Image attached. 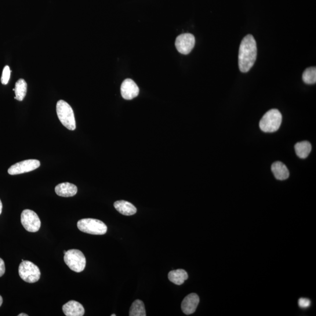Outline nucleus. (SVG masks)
Instances as JSON below:
<instances>
[{
  "label": "nucleus",
  "instance_id": "obj_1",
  "mask_svg": "<svg viewBox=\"0 0 316 316\" xmlns=\"http://www.w3.org/2000/svg\"><path fill=\"white\" fill-rule=\"evenodd\" d=\"M257 56V42L251 35L242 40L238 53V67L242 73L249 71L255 64Z\"/></svg>",
  "mask_w": 316,
  "mask_h": 316
},
{
  "label": "nucleus",
  "instance_id": "obj_2",
  "mask_svg": "<svg viewBox=\"0 0 316 316\" xmlns=\"http://www.w3.org/2000/svg\"><path fill=\"white\" fill-rule=\"evenodd\" d=\"M282 121L281 112L272 109L263 116L260 122V129L265 133H274L280 128Z\"/></svg>",
  "mask_w": 316,
  "mask_h": 316
},
{
  "label": "nucleus",
  "instance_id": "obj_3",
  "mask_svg": "<svg viewBox=\"0 0 316 316\" xmlns=\"http://www.w3.org/2000/svg\"><path fill=\"white\" fill-rule=\"evenodd\" d=\"M56 112L61 123L70 130L76 129V120L74 110L71 105L64 100L57 101Z\"/></svg>",
  "mask_w": 316,
  "mask_h": 316
},
{
  "label": "nucleus",
  "instance_id": "obj_4",
  "mask_svg": "<svg viewBox=\"0 0 316 316\" xmlns=\"http://www.w3.org/2000/svg\"><path fill=\"white\" fill-rule=\"evenodd\" d=\"M65 263L73 271L81 272L85 270L86 260L84 254L78 249H70L65 254Z\"/></svg>",
  "mask_w": 316,
  "mask_h": 316
},
{
  "label": "nucleus",
  "instance_id": "obj_5",
  "mask_svg": "<svg viewBox=\"0 0 316 316\" xmlns=\"http://www.w3.org/2000/svg\"><path fill=\"white\" fill-rule=\"evenodd\" d=\"M80 231L92 235H104L107 231V227L103 221L93 219L79 220L77 224Z\"/></svg>",
  "mask_w": 316,
  "mask_h": 316
},
{
  "label": "nucleus",
  "instance_id": "obj_6",
  "mask_svg": "<svg viewBox=\"0 0 316 316\" xmlns=\"http://www.w3.org/2000/svg\"><path fill=\"white\" fill-rule=\"evenodd\" d=\"M20 278L28 283H35L39 280L41 272L34 263L28 261H22L18 269Z\"/></svg>",
  "mask_w": 316,
  "mask_h": 316
},
{
  "label": "nucleus",
  "instance_id": "obj_7",
  "mask_svg": "<svg viewBox=\"0 0 316 316\" xmlns=\"http://www.w3.org/2000/svg\"><path fill=\"white\" fill-rule=\"evenodd\" d=\"M21 222L27 231L36 232L41 228V222L37 214L31 210H24L21 213Z\"/></svg>",
  "mask_w": 316,
  "mask_h": 316
},
{
  "label": "nucleus",
  "instance_id": "obj_8",
  "mask_svg": "<svg viewBox=\"0 0 316 316\" xmlns=\"http://www.w3.org/2000/svg\"><path fill=\"white\" fill-rule=\"evenodd\" d=\"M41 163L36 159H28L18 162L10 167L8 172L11 175H20V174L30 172L38 169Z\"/></svg>",
  "mask_w": 316,
  "mask_h": 316
},
{
  "label": "nucleus",
  "instance_id": "obj_9",
  "mask_svg": "<svg viewBox=\"0 0 316 316\" xmlns=\"http://www.w3.org/2000/svg\"><path fill=\"white\" fill-rule=\"evenodd\" d=\"M195 45V36L191 34H183L178 36L175 46L178 52L187 54L191 52Z\"/></svg>",
  "mask_w": 316,
  "mask_h": 316
},
{
  "label": "nucleus",
  "instance_id": "obj_10",
  "mask_svg": "<svg viewBox=\"0 0 316 316\" xmlns=\"http://www.w3.org/2000/svg\"><path fill=\"white\" fill-rule=\"evenodd\" d=\"M140 89L136 83L130 79H125L121 86V93L123 99L130 100L139 95Z\"/></svg>",
  "mask_w": 316,
  "mask_h": 316
},
{
  "label": "nucleus",
  "instance_id": "obj_11",
  "mask_svg": "<svg viewBox=\"0 0 316 316\" xmlns=\"http://www.w3.org/2000/svg\"><path fill=\"white\" fill-rule=\"evenodd\" d=\"M199 297L196 293H191L184 297L181 302V308L185 314L189 315L195 313L199 303Z\"/></svg>",
  "mask_w": 316,
  "mask_h": 316
},
{
  "label": "nucleus",
  "instance_id": "obj_12",
  "mask_svg": "<svg viewBox=\"0 0 316 316\" xmlns=\"http://www.w3.org/2000/svg\"><path fill=\"white\" fill-rule=\"evenodd\" d=\"M64 313L67 316H83L85 314V308L82 304L75 300H71L64 305Z\"/></svg>",
  "mask_w": 316,
  "mask_h": 316
},
{
  "label": "nucleus",
  "instance_id": "obj_13",
  "mask_svg": "<svg viewBox=\"0 0 316 316\" xmlns=\"http://www.w3.org/2000/svg\"><path fill=\"white\" fill-rule=\"evenodd\" d=\"M55 192L61 197H73L77 194L78 187L74 184L68 182L62 183L57 185Z\"/></svg>",
  "mask_w": 316,
  "mask_h": 316
},
{
  "label": "nucleus",
  "instance_id": "obj_14",
  "mask_svg": "<svg viewBox=\"0 0 316 316\" xmlns=\"http://www.w3.org/2000/svg\"><path fill=\"white\" fill-rule=\"evenodd\" d=\"M272 172L276 179L279 180H284L289 176V171L287 167L281 162H275L272 165Z\"/></svg>",
  "mask_w": 316,
  "mask_h": 316
},
{
  "label": "nucleus",
  "instance_id": "obj_15",
  "mask_svg": "<svg viewBox=\"0 0 316 316\" xmlns=\"http://www.w3.org/2000/svg\"><path fill=\"white\" fill-rule=\"evenodd\" d=\"M114 208L119 213L124 216H133L137 213V208L132 203L125 201L115 202Z\"/></svg>",
  "mask_w": 316,
  "mask_h": 316
},
{
  "label": "nucleus",
  "instance_id": "obj_16",
  "mask_svg": "<svg viewBox=\"0 0 316 316\" xmlns=\"http://www.w3.org/2000/svg\"><path fill=\"white\" fill-rule=\"evenodd\" d=\"M168 278L174 284L181 285L188 279V274L186 271L179 269L170 271L168 274Z\"/></svg>",
  "mask_w": 316,
  "mask_h": 316
},
{
  "label": "nucleus",
  "instance_id": "obj_17",
  "mask_svg": "<svg viewBox=\"0 0 316 316\" xmlns=\"http://www.w3.org/2000/svg\"><path fill=\"white\" fill-rule=\"evenodd\" d=\"M296 153L301 159L306 158L311 150V145L309 142L304 141L297 143L295 146Z\"/></svg>",
  "mask_w": 316,
  "mask_h": 316
},
{
  "label": "nucleus",
  "instance_id": "obj_18",
  "mask_svg": "<svg viewBox=\"0 0 316 316\" xmlns=\"http://www.w3.org/2000/svg\"><path fill=\"white\" fill-rule=\"evenodd\" d=\"M15 92V99L18 101H23L26 96L27 91V83L23 79H20L16 83L15 88L13 89Z\"/></svg>",
  "mask_w": 316,
  "mask_h": 316
},
{
  "label": "nucleus",
  "instance_id": "obj_19",
  "mask_svg": "<svg viewBox=\"0 0 316 316\" xmlns=\"http://www.w3.org/2000/svg\"><path fill=\"white\" fill-rule=\"evenodd\" d=\"M144 303L143 301L136 300L134 301L129 312L130 316H146Z\"/></svg>",
  "mask_w": 316,
  "mask_h": 316
},
{
  "label": "nucleus",
  "instance_id": "obj_20",
  "mask_svg": "<svg viewBox=\"0 0 316 316\" xmlns=\"http://www.w3.org/2000/svg\"><path fill=\"white\" fill-rule=\"evenodd\" d=\"M303 81L307 85H313L316 82V68L311 67L306 69L303 74Z\"/></svg>",
  "mask_w": 316,
  "mask_h": 316
},
{
  "label": "nucleus",
  "instance_id": "obj_21",
  "mask_svg": "<svg viewBox=\"0 0 316 316\" xmlns=\"http://www.w3.org/2000/svg\"><path fill=\"white\" fill-rule=\"evenodd\" d=\"M11 76V71L10 68L9 66H6L5 68H4L1 81L2 84L4 85H6L8 84V83L10 81Z\"/></svg>",
  "mask_w": 316,
  "mask_h": 316
},
{
  "label": "nucleus",
  "instance_id": "obj_22",
  "mask_svg": "<svg viewBox=\"0 0 316 316\" xmlns=\"http://www.w3.org/2000/svg\"><path fill=\"white\" fill-rule=\"evenodd\" d=\"M310 304V301L307 299L301 298L299 300V306L301 308H307L309 307Z\"/></svg>",
  "mask_w": 316,
  "mask_h": 316
},
{
  "label": "nucleus",
  "instance_id": "obj_23",
  "mask_svg": "<svg viewBox=\"0 0 316 316\" xmlns=\"http://www.w3.org/2000/svg\"><path fill=\"white\" fill-rule=\"evenodd\" d=\"M6 271L5 264L4 261L0 258V277L5 274Z\"/></svg>",
  "mask_w": 316,
  "mask_h": 316
},
{
  "label": "nucleus",
  "instance_id": "obj_24",
  "mask_svg": "<svg viewBox=\"0 0 316 316\" xmlns=\"http://www.w3.org/2000/svg\"><path fill=\"white\" fill-rule=\"evenodd\" d=\"M2 210H3V204H2V202L1 201V200H0V214H2Z\"/></svg>",
  "mask_w": 316,
  "mask_h": 316
},
{
  "label": "nucleus",
  "instance_id": "obj_25",
  "mask_svg": "<svg viewBox=\"0 0 316 316\" xmlns=\"http://www.w3.org/2000/svg\"><path fill=\"white\" fill-rule=\"evenodd\" d=\"M3 302V297L0 295V307H1Z\"/></svg>",
  "mask_w": 316,
  "mask_h": 316
},
{
  "label": "nucleus",
  "instance_id": "obj_26",
  "mask_svg": "<svg viewBox=\"0 0 316 316\" xmlns=\"http://www.w3.org/2000/svg\"><path fill=\"white\" fill-rule=\"evenodd\" d=\"M18 316H28V314H25V313H21V314L18 315Z\"/></svg>",
  "mask_w": 316,
  "mask_h": 316
},
{
  "label": "nucleus",
  "instance_id": "obj_27",
  "mask_svg": "<svg viewBox=\"0 0 316 316\" xmlns=\"http://www.w3.org/2000/svg\"><path fill=\"white\" fill-rule=\"evenodd\" d=\"M66 252H67L66 250H64V254Z\"/></svg>",
  "mask_w": 316,
  "mask_h": 316
},
{
  "label": "nucleus",
  "instance_id": "obj_28",
  "mask_svg": "<svg viewBox=\"0 0 316 316\" xmlns=\"http://www.w3.org/2000/svg\"><path fill=\"white\" fill-rule=\"evenodd\" d=\"M115 314H112L111 316H115Z\"/></svg>",
  "mask_w": 316,
  "mask_h": 316
}]
</instances>
